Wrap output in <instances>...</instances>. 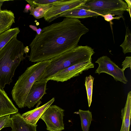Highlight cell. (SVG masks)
Returning <instances> with one entry per match:
<instances>
[{
  "label": "cell",
  "mask_w": 131,
  "mask_h": 131,
  "mask_svg": "<svg viewBox=\"0 0 131 131\" xmlns=\"http://www.w3.org/2000/svg\"><path fill=\"white\" fill-rule=\"evenodd\" d=\"M89 29L78 19L65 17L61 22L43 28L29 45V61L49 60L77 46Z\"/></svg>",
  "instance_id": "1"
},
{
  "label": "cell",
  "mask_w": 131,
  "mask_h": 131,
  "mask_svg": "<svg viewBox=\"0 0 131 131\" xmlns=\"http://www.w3.org/2000/svg\"><path fill=\"white\" fill-rule=\"evenodd\" d=\"M26 49L23 43L15 37L0 51V88L2 89L12 82L16 69L25 59L24 54L29 51Z\"/></svg>",
  "instance_id": "2"
},
{
  "label": "cell",
  "mask_w": 131,
  "mask_h": 131,
  "mask_svg": "<svg viewBox=\"0 0 131 131\" xmlns=\"http://www.w3.org/2000/svg\"><path fill=\"white\" fill-rule=\"evenodd\" d=\"M94 49L87 46H78L50 60L49 65L38 81L47 80L58 71L77 64L92 61Z\"/></svg>",
  "instance_id": "3"
},
{
  "label": "cell",
  "mask_w": 131,
  "mask_h": 131,
  "mask_svg": "<svg viewBox=\"0 0 131 131\" xmlns=\"http://www.w3.org/2000/svg\"><path fill=\"white\" fill-rule=\"evenodd\" d=\"M50 62V60L37 62L28 67L18 78L11 92L12 97L20 108L24 104L33 84L43 74Z\"/></svg>",
  "instance_id": "4"
},
{
  "label": "cell",
  "mask_w": 131,
  "mask_h": 131,
  "mask_svg": "<svg viewBox=\"0 0 131 131\" xmlns=\"http://www.w3.org/2000/svg\"><path fill=\"white\" fill-rule=\"evenodd\" d=\"M83 5L99 15L111 14L123 19V14L128 10L127 4L122 0H86Z\"/></svg>",
  "instance_id": "5"
},
{
  "label": "cell",
  "mask_w": 131,
  "mask_h": 131,
  "mask_svg": "<svg viewBox=\"0 0 131 131\" xmlns=\"http://www.w3.org/2000/svg\"><path fill=\"white\" fill-rule=\"evenodd\" d=\"M64 110L56 105H51L40 118L46 124L49 131H61L64 129L63 119Z\"/></svg>",
  "instance_id": "6"
},
{
  "label": "cell",
  "mask_w": 131,
  "mask_h": 131,
  "mask_svg": "<svg viewBox=\"0 0 131 131\" xmlns=\"http://www.w3.org/2000/svg\"><path fill=\"white\" fill-rule=\"evenodd\" d=\"M95 63H98L99 67L95 73L99 74L102 73H106L112 76L116 81H119L125 84L128 81L124 74V71L120 68L107 56H103L98 58Z\"/></svg>",
  "instance_id": "7"
},
{
  "label": "cell",
  "mask_w": 131,
  "mask_h": 131,
  "mask_svg": "<svg viewBox=\"0 0 131 131\" xmlns=\"http://www.w3.org/2000/svg\"><path fill=\"white\" fill-rule=\"evenodd\" d=\"M86 0H60L52 4L50 8L43 17L49 23L60 17L62 14L84 4Z\"/></svg>",
  "instance_id": "8"
},
{
  "label": "cell",
  "mask_w": 131,
  "mask_h": 131,
  "mask_svg": "<svg viewBox=\"0 0 131 131\" xmlns=\"http://www.w3.org/2000/svg\"><path fill=\"white\" fill-rule=\"evenodd\" d=\"M91 61L83 62L59 70L51 77L49 80L63 82L79 76L83 71L94 67V65Z\"/></svg>",
  "instance_id": "9"
},
{
  "label": "cell",
  "mask_w": 131,
  "mask_h": 131,
  "mask_svg": "<svg viewBox=\"0 0 131 131\" xmlns=\"http://www.w3.org/2000/svg\"><path fill=\"white\" fill-rule=\"evenodd\" d=\"M48 81L45 79L35 82L31 87L24 104V107L30 108L38 102L46 93L47 84Z\"/></svg>",
  "instance_id": "10"
},
{
  "label": "cell",
  "mask_w": 131,
  "mask_h": 131,
  "mask_svg": "<svg viewBox=\"0 0 131 131\" xmlns=\"http://www.w3.org/2000/svg\"><path fill=\"white\" fill-rule=\"evenodd\" d=\"M12 131H37V125L31 123L18 112L10 117Z\"/></svg>",
  "instance_id": "11"
},
{
  "label": "cell",
  "mask_w": 131,
  "mask_h": 131,
  "mask_svg": "<svg viewBox=\"0 0 131 131\" xmlns=\"http://www.w3.org/2000/svg\"><path fill=\"white\" fill-rule=\"evenodd\" d=\"M18 111L5 91L0 88V117L16 113Z\"/></svg>",
  "instance_id": "12"
},
{
  "label": "cell",
  "mask_w": 131,
  "mask_h": 131,
  "mask_svg": "<svg viewBox=\"0 0 131 131\" xmlns=\"http://www.w3.org/2000/svg\"><path fill=\"white\" fill-rule=\"evenodd\" d=\"M54 101V98L53 97L44 104L25 113L21 115V116L31 123L36 125L44 112L49 106L51 105Z\"/></svg>",
  "instance_id": "13"
},
{
  "label": "cell",
  "mask_w": 131,
  "mask_h": 131,
  "mask_svg": "<svg viewBox=\"0 0 131 131\" xmlns=\"http://www.w3.org/2000/svg\"><path fill=\"white\" fill-rule=\"evenodd\" d=\"M99 16L98 14L87 9L83 5L65 12L62 14L60 17L78 19L89 17L97 18Z\"/></svg>",
  "instance_id": "14"
},
{
  "label": "cell",
  "mask_w": 131,
  "mask_h": 131,
  "mask_svg": "<svg viewBox=\"0 0 131 131\" xmlns=\"http://www.w3.org/2000/svg\"><path fill=\"white\" fill-rule=\"evenodd\" d=\"M131 112V91L128 93L124 107L121 110L122 124L120 131H129Z\"/></svg>",
  "instance_id": "15"
},
{
  "label": "cell",
  "mask_w": 131,
  "mask_h": 131,
  "mask_svg": "<svg viewBox=\"0 0 131 131\" xmlns=\"http://www.w3.org/2000/svg\"><path fill=\"white\" fill-rule=\"evenodd\" d=\"M14 13L10 10L5 9L0 12V34L10 29L15 23Z\"/></svg>",
  "instance_id": "16"
},
{
  "label": "cell",
  "mask_w": 131,
  "mask_h": 131,
  "mask_svg": "<svg viewBox=\"0 0 131 131\" xmlns=\"http://www.w3.org/2000/svg\"><path fill=\"white\" fill-rule=\"evenodd\" d=\"M20 32L19 28L16 27L10 29L0 34V51L12 38L17 37Z\"/></svg>",
  "instance_id": "17"
},
{
  "label": "cell",
  "mask_w": 131,
  "mask_h": 131,
  "mask_svg": "<svg viewBox=\"0 0 131 131\" xmlns=\"http://www.w3.org/2000/svg\"><path fill=\"white\" fill-rule=\"evenodd\" d=\"M74 113L78 114L80 115L83 131H89L91 122L92 120L91 112L89 110L83 111L79 109L78 112Z\"/></svg>",
  "instance_id": "18"
},
{
  "label": "cell",
  "mask_w": 131,
  "mask_h": 131,
  "mask_svg": "<svg viewBox=\"0 0 131 131\" xmlns=\"http://www.w3.org/2000/svg\"><path fill=\"white\" fill-rule=\"evenodd\" d=\"M52 5V4L31 6L29 10L30 12V14L33 15L37 19L42 18L44 16Z\"/></svg>",
  "instance_id": "19"
},
{
  "label": "cell",
  "mask_w": 131,
  "mask_h": 131,
  "mask_svg": "<svg viewBox=\"0 0 131 131\" xmlns=\"http://www.w3.org/2000/svg\"><path fill=\"white\" fill-rule=\"evenodd\" d=\"M94 78L91 75L87 76L85 79V85L86 91L87 98L89 107L92 102L93 84Z\"/></svg>",
  "instance_id": "20"
},
{
  "label": "cell",
  "mask_w": 131,
  "mask_h": 131,
  "mask_svg": "<svg viewBox=\"0 0 131 131\" xmlns=\"http://www.w3.org/2000/svg\"><path fill=\"white\" fill-rule=\"evenodd\" d=\"M129 30L128 29H126L124 40L120 45L124 54L131 52V34Z\"/></svg>",
  "instance_id": "21"
},
{
  "label": "cell",
  "mask_w": 131,
  "mask_h": 131,
  "mask_svg": "<svg viewBox=\"0 0 131 131\" xmlns=\"http://www.w3.org/2000/svg\"><path fill=\"white\" fill-rule=\"evenodd\" d=\"M60 0H26L30 5H37L51 4Z\"/></svg>",
  "instance_id": "22"
},
{
  "label": "cell",
  "mask_w": 131,
  "mask_h": 131,
  "mask_svg": "<svg viewBox=\"0 0 131 131\" xmlns=\"http://www.w3.org/2000/svg\"><path fill=\"white\" fill-rule=\"evenodd\" d=\"M10 115H7L0 117V130L2 128L12 126Z\"/></svg>",
  "instance_id": "23"
},
{
  "label": "cell",
  "mask_w": 131,
  "mask_h": 131,
  "mask_svg": "<svg viewBox=\"0 0 131 131\" xmlns=\"http://www.w3.org/2000/svg\"><path fill=\"white\" fill-rule=\"evenodd\" d=\"M131 57H126L122 63L121 66L122 67V69L124 71L128 67H129L131 69Z\"/></svg>",
  "instance_id": "24"
},
{
  "label": "cell",
  "mask_w": 131,
  "mask_h": 131,
  "mask_svg": "<svg viewBox=\"0 0 131 131\" xmlns=\"http://www.w3.org/2000/svg\"><path fill=\"white\" fill-rule=\"evenodd\" d=\"M115 15L113 14H108L101 15L100 16L103 17L105 20L108 22L114 19H119L121 18L119 16L114 17L113 16Z\"/></svg>",
  "instance_id": "25"
},
{
  "label": "cell",
  "mask_w": 131,
  "mask_h": 131,
  "mask_svg": "<svg viewBox=\"0 0 131 131\" xmlns=\"http://www.w3.org/2000/svg\"><path fill=\"white\" fill-rule=\"evenodd\" d=\"M127 4L128 8V10L130 16L131 17V1L130 0H125Z\"/></svg>",
  "instance_id": "26"
},
{
  "label": "cell",
  "mask_w": 131,
  "mask_h": 131,
  "mask_svg": "<svg viewBox=\"0 0 131 131\" xmlns=\"http://www.w3.org/2000/svg\"><path fill=\"white\" fill-rule=\"evenodd\" d=\"M30 7V6L29 4H26L25 6L23 12L24 13H28Z\"/></svg>",
  "instance_id": "27"
},
{
  "label": "cell",
  "mask_w": 131,
  "mask_h": 131,
  "mask_svg": "<svg viewBox=\"0 0 131 131\" xmlns=\"http://www.w3.org/2000/svg\"><path fill=\"white\" fill-rule=\"evenodd\" d=\"M9 1L8 0H0V12L2 10L1 9V7L2 6L3 3L5 1Z\"/></svg>",
  "instance_id": "28"
}]
</instances>
